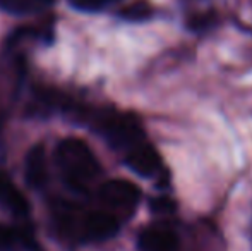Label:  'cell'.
Listing matches in <instances>:
<instances>
[{"label":"cell","mask_w":252,"mask_h":251,"mask_svg":"<svg viewBox=\"0 0 252 251\" xmlns=\"http://www.w3.org/2000/svg\"><path fill=\"white\" fill-rule=\"evenodd\" d=\"M55 162L63 182L74 193H86L101 172V165L94 151L86 141L76 136L59 141L55 148Z\"/></svg>","instance_id":"obj_1"},{"label":"cell","mask_w":252,"mask_h":251,"mask_svg":"<svg viewBox=\"0 0 252 251\" xmlns=\"http://www.w3.org/2000/svg\"><path fill=\"white\" fill-rule=\"evenodd\" d=\"M86 115H90L91 124L105 138L106 143L122 155L146 141L143 126L132 114L117 110H98L88 112Z\"/></svg>","instance_id":"obj_2"},{"label":"cell","mask_w":252,"mask_h":251,"mask_svg":"<svg viewBox=\"0 0 252 251\" xmlns=\"http://www.w3.org/2000/svg\"><path fill=\"white\" fill-rule=\"evenodd\" d=\"M141 194L143 193L136 182L122 178L108 179L98 189V198H100L103 207L112 210L120 218L130 217L136 212L141 201Z\"/></svg>","instance_id":"obj_3"},{"label":"cell","mask_w":252,"mask_h":251,"mask_svg":"<svg viewBox=\"0 0 252 251\" xmlns=\"http://www.w3.org/2000/svg\"><path fill=\"white\" fill-rule=\"evenodd\" d=\"M124 162L132 172H136L141 178H159L165 174V167H163V160L159 157L158 150L150 143V141H143L132 150L124 153Z\"/></svg>","instance_id":"obj_4"},{"label":"cell","mask_w":252,"mask_h":251,"mask_svg":"<svg viewBox=\"0 0 252 251\" xmlns=\"http://www.w3.org/2000/svg\"><path fill=\"white\" fill-rule=\"evenodd\" d=\"M137 248L139 251H177L179 238L165 225H148L137 234Z\"/></svg>","instance_id":"obj_5"},{"label":"cell","mask_w":252,"mask_h":251,"mask_svg":"<svg viewBox=\"0 0 252 251\" xmlns=\"http://www.w3.org/2000/svg\"><path fill=\"white\" fill-rule=\"evenodd\" d=\"M0 207L16 217H26L30 214L28 198L3 172H0Z\"/></svg>","instance_id":"obj_6"},{"label":"cell","mask_w":252,"mask_h":251,"mask_svg":"<svg viewBox=\"0 0 252 251\" xmlns=\"http://www.w3.org/2000/svg\"><path fill=\"white\" fill-rule=\"evenodd\" d=\"M24 179L28 186L40 189L47 182V151L43 144H34L24 157Z\"/></svg>","instance_id":"obj_7"},{"label":"cell","mask_w":252,"mask_h":251,"mask_svg":"<svg viewBox=\"0 0 252 251\" xmlns=\"http://www.w3.org/2000/svg\"><path fill=\"white\" fill-rule=\"evenodd\" d=\"M55 0H0V7L12 14H31L48 9Z\"/></svg>","instance_id":"obj_8"},{"label":"cell","mask_w":252,"mask_h":251,"mask_svg":"<svg viewBox=\"0 0 252 251\" xmlns=\"http://www.w3.org/2000/svg\"><path fill=\"white\" fill-rule=\"evenodd\" d=\"M120 17L127 21H134V23H139V21H146L151 17L153 14V7L146 0H136V2H130L127 5H124L119 10Z\"/></svg>","instance_id":"obj_9"},{"label":"cell","mask_w":252,"mask_h":251,"mask_svg":"<svg viewBox=\"0 0 252 251\" xmlns=\"http://www.w3.org/2000/svg\"><path fill=\"white\" fill-rule=\"evenodd\" d=\"M23 241V232L7 224H0V251H16Z\"/></svg>","instance_id":"obj_10"},{"label":"cell","mask_w":252,"mask_h":251,"mask_svg":"<svg viewBox=\"0 0 252 251\" xmlns=\"http://www.w3.org/2000/svg\"><path fill=\"white\" fill-rule=\"evenodd\" d=\"M213 19H215V16H213L211 12L194 14V16H190L189 19H187V26H189L192 31H201V30H206V28L211 26Z\"/></svg>","instance_id":"obj_11"},{"label":"cell","mask_w":252,"mask_h":251,"mask_svg":"<svg viewBox=\"0 0 252 251\" xmlns=\"http://www.w3.org/2000/svg\"><path fill=\"white\" fill-rule=\"evenodd\" d=\"M151 210L155 214H172L175 212V203L168 196H159L151 200Z\"/></svg>","instance_id":"obj_12"},{"label":"cell","mask_w":252,"mask_h":251,"mask_svg":"<svg viewBox=\"0 0 252 251\" xmlns=\"http://www.w3.org/2000/svg\"><path fill=\"white\" fill-rule=\"evenodd\" d=\"M69 2L83 10H98L108 5L110 2H115V0H69Z\"/></svg>","instance_id":"obj_13"},{"label":"cell","mask_w":252,"mask_h":251,"mask_svg":"<svg viewBox=\"0 0 252 251\" xmlns=\"http://www.w3.org/2000/svg\"><path fill=\"white\" fill-rule=\"evenodd\" d=\"M251 246H252V222H251Z\"/></svg>","instance_id":"obj_14"}]
</instances>
